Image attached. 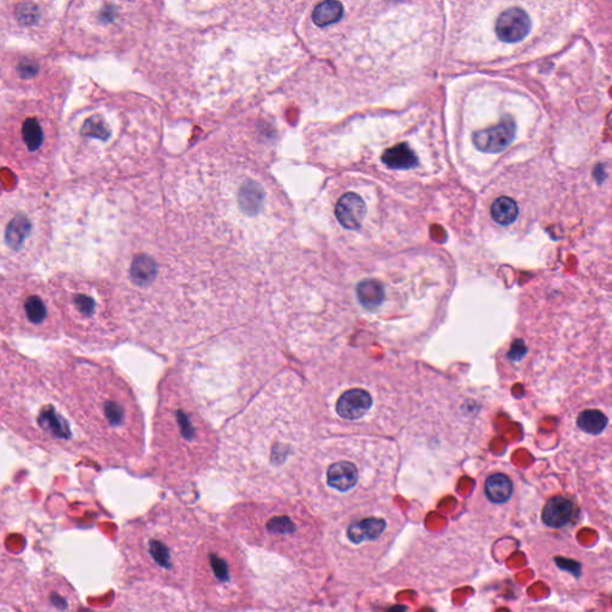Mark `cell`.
Instances as JSON below:
<instances>
[{
  "label": "cell",
  "instance_id": "6da1fadb",
  "mask_svg": "<svg viewBox=\"0 0 612 612\" xmlns=\"http://www.w3.org/2000/svg\"><path fill=\"white\" fill-rule=\"evenodd\" d=\"M221 525L258 560L253 578L264 608H299L327 592L332 571L324 548L326 521L304 503L240 502L226 512Z\"/></svg>",
  "mask_w": 612,
  "mask_h": 612
},
{
  "label": "cell",
  "instance_id": "7a4b0ae2",
  "mask_svg": "<svg viewBox=\"0 0 612 612\" xmlns=\"http://www.w3.org/2000/svg\"><path fill=\"white\" fill-rule=\"evenodd\" d=\"M43 368L83 451L98 463L126 466L145 455V419L134 387L106 358L52 352Z\"/></svg>",
  "mask_w": 612,
  "mask_h": 612
},
{
  "label": "cell",
  "instance_id": "3957f363",
  "mask_svg": "<svg viewBox=\"0 0 612 612\" xmlns=\"http://www.w3.org/2000/svg\"><path fill=\"white\" fill-rule=\"evenodd\" d=\"M209 523L196 512L164 502L124 525L119 537L124 584L156 585L188 593Z\"/></svg>",
  "mask_w": 612,
  "mask_h": 612
},
{
  "label": "cell",
  "instance_id": "277c9868",
  "mask_svg": "<svg viewBox=\"0 0 612 612\" xmlns=\"http://www.w3.org/2000/svg\"><path fill=\"white\" fill-rule=\"evenodd\" d=\"M220 437L206 419L182 368L171 367L157 389L152 419V474L169 488H183L218 464Z\"/></svg>",
  "mask_w": 612,
  "mask_h": 612
},
{
  "label": "cell",
  "instance_id": "5b68a950",
  "mask_svg": "<svg viewBox=\"0 0 612 612\" xmlns=\"http://www.w3.org/2000/svg\"><path fill=\"white\" fill-rule=\"evenodd\" d=\"M1 420L10 431L46 451H83L43 366L5 342L1 350Z\"/></svg>",
  "mask_w": 612,
  "mask_h": 612
},
{
  "label": "cell",
  "instance_id": "8992f818",
  "mask_svg": "<svg viewBox=\"0 0 612 612\" xmlns=\"http://www.w3.org/2000/svg\"><path fill=\"white\" fill-rule=\"evenodd\" d=\"M324 521L332 584L345 589H361L373 580L405 524L395 507L372 502Z\"/></svg>",
  "mask_w": 612,
  "mask_h": 612
},
{
  "label": "cell",
  "instance_id": "52a82bcc",
  "mask_svg": "<svg viewBox=\"0 0 612 612\" xmlns=\"http://www.w3.org/2000/svg\"><path fill=\"white\" fill-rule=\"evenodd\" d=\"M185 600L194 610L205 612L264 608L245 549L216 525L201 543Z\"/></svg>",
  "mask_w": 612,
  "mask_h": 612
},
{
  "label": "cell",
  "instance_id": "ba28073f",
  "mask_svg": "<svg viewBox=\"0 0 612 612\" xmlns=\"http://www.w3.org/2000/svg\"><path fill=\"white\" fill-rule=\"evenodd\" d=\"M63 334L88 350H113L132 337L111 282L79 275L49 282Z\"/></svg>",
  "mask_w": 612,
  "mask_h": 612
},
{
  "label": "cell",
  "instance_id": "9c48e42d",
  "mask_svg": "<svg viewBox=\"0 0 612 612\" xmlns=\"http://www.w3.org/2000/svg\"><path fill=\"white\" fill-rule=\"evenodd\" d=\"M0 328L5 337L58 340L63 327L49 286L27 276L3 281Z\"/></svg>",
  "mask_w": 612,
  "mask_h": 612
},
{
  "label": "cell",
  "instance_id": "30bf717a",
  "mask_svg": "<svg viewBox=\"0 0 612 612\" xmlns=\"http://www.w3.org/2000/svg\"><path fill=\"white\" fill-rule=\"evenodd\" d=\"M34 611L74 612L78 597L69 582L58 574H45L32 585Z\"/></svg>",
  "mask_w": 612,
  "mask_h": 612
},
{
  "label": "cell",
  "instance_id": "8fae6325",
  "mask_svg": "<svg viewBox=\"0 0 612 612\" xmlns=\"http://www.w3.org/2000/svg\"><path fill=\"white\" fill-rule=\"evenodd\" d=\"M517 126L513 117L503 116L500 124L490 128L479 131L474 134L475 148L481 152L499 153L513 141L516 137Z\"/></svg>",
  "mask_w": 612,
  "mask_h": 612
},
{
  "label": "cell",
  "instance_id": "7c38bea8",
  "mask_svg": "<svg viewBox=\"0 0 612 612\" xmlns=\"http://www.w3.org/2000/svg\"><path fill=\"white\" fill-rule=\"evenodd\" d=\"M532 28V22L524 10L518 8L503 11L495 24V32L502 42L516 43L524 40Z\"/></svg>",
  "mask_w": 612,
  "mask_h": 612
},
{
  "label": "cell",
  "instance_id": "4fadbf2b",
  "mask_svg": "<svg viewBox=\"0 0 612 612\" xmlns=\"http://www.w3.org/2000/svg\"><path fill=\"white\" fill-rule=\"evenodd\" d=\"M337 220L348 230H358L366 216V203L358 194L345 193L335 208Z\"/></svg>",
  "mask_w": 612,
  "mask_h": 612
},
{
  "label": "cell",
  "instance_id": "5bb4252c",
  "mask_svg": "<svg viewBox=\"0 0 612 612\" xmlns=\"http://www.w3.org/2000/svg\"><path fill=\"white\" fill-rule=\"evenodd\" d=\"M372 405V397L363 389L345 392L337 400V411L345 420H358L367 413Z\"/></svg>",
  "mask_w": 612,
  "mask_h": 612
},
{
  "label": "cell",
  "instance_id": "9a60e30c",
  "mask_svg": "<svg viewBox=\"0 0 612 612\" xmlns=\"http://www.w3.org/2000/svg\"><path fill=\"white\" fill-rule=\"evenodd\" d=\"M574 514V505L566 497H555L550 499L542 512L544 524L552 529H561L566 526Z\"/></svg>",
  "mask_w": 612,
  "mask_h": 612
},
{
  "label": "cell",
  "instance_id": "2e32d148",
  "mask_svg": "<svg viewBox=\"0 0 612 612\" xmlns=\"http://www.w3.org/2000/svg\"><path fill=\"white\" fill-rule=\"evenodd\" d=\"M382 161L387 168L394 170H409L419 164V159L414 151L405 143L397 144L387 148L383 153Z\"/></svg>",
  "mask_w": 612,
  "mask_h": 612
},
{
  "label": "cell",
  "instance_id": "e0dca14e",
  "mask_svg": "<svg viewBox=\"0 0 612 612\" xmlns=\"http://www.w3.org/2000/svg\"><path fill=\"white\" fill-rule=\"evenodd\" d=\"M140 612H205L198 611L192 609V611H189L188 608L183 607V604L176 602L175 598H172L168 594H164L163 591H157L151 598L148 599V603L144 605ZM240 612H276L274 610L267 608L251 609V610H245V611Z\"/></svg>",
  "mask_w": 612,
  "mask_h": 612
},
{
  "label": "cell",
  "instance_id": "ac0fdd59",
  "mask_svg": "<svg viewBox=\"0 0 612 612\" xmlns=\"http://www.w3.org/2000/svg\"><path fill=\"white\" fill-rule=\"evenodd\" d=\"M513 484L508 476L503 474L490 475L484 482V495L495 505H502L511 499Z\"/></svg>",
  "mask_w": 612,
  "mask_h": 612
},
{
  "label": "cell",
  "instance_id": "d6986e66",
  "mask_svg": "<svg viewBox=\"0 0 612 612\" xmlns=\"http://www.w3.org/2000/svg\"><path fill=\"white\" fill-rule=\"evenodd\" d=\"M19 132L24 148L29 152H36L43 146L46 140V131L43 128L41 121L36 117H29L24 120Z\"/></svg>",
  "mask_w": 612,
  "mask_h": 612
},
{
  "label": "cell",
  "instance_id": "ffe728a7",
  "mask_svg": "<svg viewBox=\"0 0 612 612\" xmlns=\"http://www.w3.org/2000/svg\"><path fill=\"white\" fill-rule=\"evenodd\" d=\"M356 295L360 304L367 310H373L383 304L385 299V290L379 281L370 279L360 282L356 287Z\"/></svg>",
  "mask_w": 612,
  "mask_h": 612
},
{
  "label": "cell",
  "instance_id": "44dd1931",
  "mask_svg": "<svg viewBox=\"0 0 612 612\" xmlns=\"http://www.w3.org/2000/svg\"><path fill=\"white\" fill-rule=\"evenodd\" d=\"M342 16H343V6L340 1L327 0L318 4L316 9L313 10V21L316 25L323 28L340 22Z\"/></svg>",
  "mask_w": 612,
  "mask_h": 612
},
{
  "label": "cell",
  "instance_id": "7402d4cb",
  "mask_svg": "<svg viewBox=\"0 0 612 612\" xmlns=\"http://www.w3.org/2000/svg\"><path fill=\"white\" fill-rule=\"evenodd\" d=\"M519 214L516 201L507 196L497 199L492 205V216L495 223L507 226L514 223Z\"/></svg>",
  "mask_w": 612,
  "mask_h": 612
},
{
  "label": "cell",
  "instance_id": "603a6c76",
  "mask_svg": "<svg viewBox=\"0 0 612 612\" xmlns=\"http://www.w3.org/2000/svg\"><path fill=\"white\" fill-rule=\"evenodd\" d=\"M578 426L582 429L584 432L589 434L597 435L599 433L603 432V429L608 424V419L607 416L596 409L584 410L580 415L578 416Z\"/></svg>",
  "mask_w": 612,
  "mask_h": 612
},
{
  "label": "cell",
  "instance_id": "cb8c5ba5",
  "mask_svg": "<svg viewBox=\"0 0 612 612\" xmlns=\"http://www.w3.org/2000/svg\"><path fill=\"white\" fill-rule=\"evenodd\" d=\"M16 19L19 25L30 28L40 23L42 19V10L40 5L32 1L19 3L16 8Z\"/></svg>",
  "mask_w": 612,
  "mask_h": 612
},
{
  "label": "cell",
  "instance_id": "d4e9b609",
  "mask_svg": "<svg viewBox=\"0 0 612 612\" xmlns=\"http://www.w3.org/2000/svg\"><path fill=\"white\" fill-rule=\"evenodd\" d=\"M276 612H353L350 608L339 603H330V602H315V603L306 604L299 608L291 609L286 611Z\"/></svg>",
  "mask_w": 612,
  "mask_h": 612
},
{
  "label": "cell",
  "instance_id": "484cf974",
  "mask_svg": "<svg viewBox=\"0 0 612 612\" xmlns=\"http://www.w3.org/2000/svg\"><path fill=\"white\" fill-rule=\"evenodd\" d=\"M16 69H17V73H19L21 78L29 79L36 76L38 69H40V66H38L36 61L32 60V59H22V60L19 61V64L17 65Z\"/></svg>",
  "mask_w": 612,
  "mask_h": 612
},
{
  "label": "cell",
  "instance_id": "4316f807",
  "mask_svg": "<svg viewBox=\"0 0 612 612\" xmlns=\"http://www.w3.org/2000/svg\"><path fill=\"white\" fill-rule=\"evenodd\" d=\"M557 567L563 571H569L571 576H579L581 573V565L579 562L565 557H555Z\"/></svg>",
  "mask_w": 612,
  "mask_h": 612
}]
</instances>
